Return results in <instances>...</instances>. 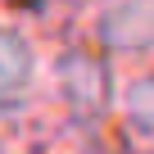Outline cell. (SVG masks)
Wrapping results in <instances>:
<instances>
[{
    "label": "cell",
    "mask_w": 154,
    "mask_h": 154,
    "mask_svg": "<svg viewBox=\"0 0 154 154\" xmlns=\"http://www.w3.org/2000/svg\"><path fill=\"white\" fill-rule=\"evenodd\" d=\"M95 41L109 45L113 54H154V5L136 0V5H104L91 18Z\"/></svg>",
    "instance_id": "2"
},
{
    "label": "cell",
    "mask_w": 154,
    "mask_h": 154,
    "mask_svg": "<svg viewBox=\"0 0 154 154\" xmlns=\"http://www.w3.org/2000/svg\"><path fill=\"white\" fill-rule=\"evenodd\" d=\"M0 154H9V145H5V136H0Z\"/></svg>",
    "instance_id": "5"
},
{
    "label": "cell",
    "mask_w": 154,
    "mask_h": 154,
    "mask_svg": "<svg viewBox=\"0 0 154 154\" xmlns=\"http://www.w3.org/2000/svg\"><path fill=\"white\" fill-rule=\"evenodd\" d=\"M118 113L140 140H154V63L127 72V82L118 91Z\"/></svg>",
    "instance_id": "4"
},
{
    "label": "cell",
    "mask_w": 154,
    "mask_h": 154,
    "mask_svg": "<svg viewBox=\"0 0 154 154\" xmlns=\"http://www.w3.org/2000/svg\"><path fill=\"white\" fill-rule=\"evenodd\" d=\"M41 77V50L32 32L23 27H0V100H18L36 86Z\"/></svg>",
    "instance_id": "3"
},
{
    "label": "cell",
    "mask_w": 154,
    "mask_h": 154,
    "mask_svg": "<svg viewBox=\"0 0 154 154\" xmlns=\"http://www.w3.org/2000/svg\"><path fill=\"white\" fill-rule=\"evenodd\" d=\"M50 86H54V100L63 113L95 122L109 104V68L86 50H59L50 63Z\"/></svg>",
    "instance_id": "1"
}]
</instances>
